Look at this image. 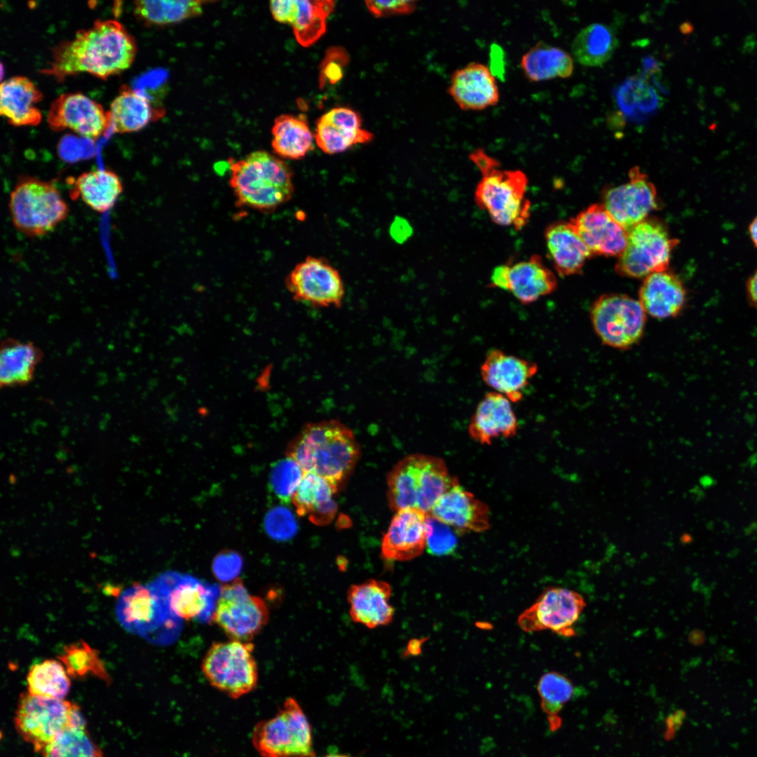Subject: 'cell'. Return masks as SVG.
I'll return each mask as SVG.
<instances>
[{"label":"cell","instance_id":"cell-1","mask_svg":"<svg viewBox=\"0 0 757 757\" xmlns=\"http://www.w3.org/2000/svg\"><path fill=\"white\" fill-rule=\"evenodd\" d=\"M137 51L135 38L120 22L97 20L90 27L78 30L72 39L57 43L52 49L49 66L41 72L60 81L84 72L107 79L130 67Z\"/></svg>","mask_w":757,"mask_h":757},{"label":"cell","instance_id":"cell-2","mask_svg":"<svg viewBox=\"0 0 757 757\" xmlns=\"http://www.w3.org/2000/svg\"><path fill=\"white\" fill-rule=\"evenodd\" d=\"M359 454L353 431L334 419L307 423L287 450V456L305 472L320 476L339 488L352 472Z\"/></svg>","mask_w":757,"mask_h":757},{"label":"cell","instance_id":"cell-3","mask_svg":"<svg viewBox=\"0 0 757 757\" xmlns=\"http://www.w3.org/2000/svg\"><path fill=\"white\" fill-rule=\"evenodd\" d=\"M469 158L482 175L475 191L477 205L486 211L495 224L522 229L531 215L525 173L502 169L499 161L482 148L472 151Z\"/></svg>","mask_w":757,"mask_h":757},{"label":"cell","instance_id":"cell-4","mask_svg":"<svg viewBox=\"0 0 757 757\" xmlns=\"http://www.w3.org/2000/svg\"><path fill=\"white\" fill-rule=\"evenodd\" d=\"M292 176L282 158L265 151L230 161L229 182L237 204L262 212L275 210L292 198Z\"/></svg>","mask_w":757,"mask_h":757},{"label":"cell","instance_id":"cell-5","mask_svg":"<svg viewBox=\"0 0 757 757\" xmlns=\"http://www.w3.org/2000/svg\"><path fill=\"white\" fill-rule=\"evenodd\" d=\"M444 461L425 454H411L399 461L387 477V497L396 512L416 509L429 513L436 501L456 482Z\"/></svg>","mask_w":757,"mask_h":757},{"label":"cell","instance_id":"cell-6","mask_svg":"<svg viewBox=\"0 0 757 757\" xmlns=\"http://www.w3.org/2000/svg\"><path fill=\"white\" fill-rule=\"evenodd\" d=\"M8 210L15 228L32 238L53 231L69 212L51 182L29 175L19 177L9 196Z\"/></svg>","mask_w":757,"mask_h":757},{"label":"cell","instance_id":"cell-7","mask_svg":"<svg viewBox=\"0 0 757 757\" xmlns=\"http://www.w3.org/2000/svg\"><path fill=\"white\" fill-rule=\"evenodd\" d=\"M252 742L262 757H314L311 723L299 702L287 698L272 718L254 728Z\"/></svg>","mask_w":757,"mask_h":757},{"label":"cell","instance_id":"cell-8","mask_svg":"<svg viewBox=\"0 0 757 757\" xmlns=\"http://www.w3.org/2000/svg\"><path fill=\"white\" fill-rule=\"evenodd\" d=\"M254 644L230 639L213 643L202 660V671L209 683L236 699L254 690L258 684V668Z\"/></svg>","mask_w":757,"mask_h":757},{"label":"cell","instance_id":"cell-9","mask_svg":"<svg viewBox=\"0 0 757 757\" xmlns=\"http://www.w3.org/2000/svg\"><path fill=\"white\" fill-rule=\"evenodd\" d=\"M678 243L662 221L648 217L627 230L626 245L618 257L615 271L634 278L667 271Z\"/></svg>","mask_w":757,"mask_h":757},{"label":"cell","instance_id":"cell-10","mask_svg":"<svg viewBox=\"0 0 757 757\" xmlns=\"http://www.w3.org/2000/svg\"><path fill=\"white\" fill-rule=\"evenodd\" d=\"M14 723L18 733L35 751H41L68 728L85 723L75 704L29 693L20 696Z\"/></svg>","mask_w":757,"mask_h":757},{"label":"cell","instance_id":"cell-11","mask_svg":"<svg viewBox=\"0 0 757 757\" xmlns=\"http://www.w3.org/2000/svg\"><path fill=\"white\" fill-rule=\"evenodd\" d=\"M589 313L596 334L608 346L627 349L643 335L646 313L639 300L627 294L601 295L592 305Z\"/></svg>","mask_w":757,"mask_h":757},{"label":"cell","instance_id":"cell-12","mask_svg":"<svg viewBox=\"0 0 757 757\" xmlns=\"http://www.w3.org/2000/svg\"><path fill=\"white\" fill-rule=\"evenodd\" d=\"M268 619L265 601L252 595L240 578L221 586L211 620L231 639L251 642Z\"/></svg>","mask_w":757,"mask_h":757},{"label":"cell","instance_id":"cell-13","mask_svg":"<svg viewBox=\"0 0 757 757\" xmlns=\"http://www.w3.org/2000/svg\"><path fill=\"white\" fill-rule=\"evenodd\" d=\"M586 607L583 596L563 587L545 589L536 602L518 618L526 632L551 630L565 637L576 634L574 625Z\"/></svg>","mask_w":757,"mask_h":757},{"label":"cell","instance_id":"cell-14","mask_svg":"<svg viewBox=\"0 0 757 757\" xmlns=\"http://www.w3.org/2000/svg\"><path fill=\"white\" fill-rule=\"evenodd\" d=\"M294 299L315 308H339L345 288L339 271L325 259L308 257L286 278Z\"/></svg>","mask_w":757,"mask_h":757},{"label":"cell","instance_id":"cell-15","mask_svg":"<svg viewBox=\"0 0 757 757\" xmlns=\"http://www.w3.org/2000/svg\"><path fill=\"white\" fill-rule=\"evenodd\" d=\"M629 180L603 191L602 204L625 229L643 221L659 207L656 188L638 167L629 171Z\"/></svg>","mask_w":757,"mask_h":757},{"label":"cell","instance_id":"cell-16","mask_svg":"<svg viewBox=\"0 0 757 757\" xmlns=\"http://www.w3.org/2000/svg\"><path fill=\"white\" fill-rule=\"evenodd\" d=\"M49 128L54 131L69 129L76 134L97 139L110 128L108 111L81 93L60 95L50 104L47 114Z\"/></svg>","mask_w":757,"mask_h":757},{"label":"cell","instance_id":"cell-17","mask_svg":"<svg viewBox=\"0 0 757 757\" xmlns=\"http://www.w3.org/2000/svg\"><path fill=\"white\" fill-rule=\"evenodd\" d=\"M593 255L618 257L623 251L627 230L602 203H595L570 219Z\"/></svg>","mask_w":757,"mask_h":757},{"label":"cell","instance_id":"cell-18","mask_svg":"<svg viewBox=\"0 0 757 757\" xmlns=\"http://www.w3.org/2000/svg\"><path fill=\"white\" fill-rule=\"evenodd\" d=\"M449 95L464 111H481L496 105L500 91L496 76L487 65L470 62L451 75Z\"/></svg>","mask_w":757,"mask_h":757},{"label":"cell","instance_id":"cell-19","mask_svg":"<svg viewBox=\"0 0 757 757\" xmlns=\"http://www.w3.org/2000/svg\"><path fill=\"white\" fill-rule=\"evenodd\" d=\"M537 371L535 362L499 349L487 353L480 369L483 381L512 402L521 400L524 389Z\"/></svg>","mask_w":757,"mask_h":757},{"label":"cell","instance_id":"cell-20","mask_svg":"<svg viewBox=\"0 0 757 757\" xmlns=\"http://www.w3.org/2000/svg\"><path fill=\"white\" fill-rule=\"evenodd\" d=\"M429 514L463 532H482L490 527L487 505L461 486L458 479L436 501Z\"/></svg>","mask_w":757,"mask_h":757},{"label":"cell","instance_id":"cell-21","mask_svg":"<svg viewBox=\"0 0 757 757\" xmlns=\"http://www.w3.org/2000/svg\"><path fill=\"white\" fill-rule=\"evenodd\" d=\"M427 514L416 509L396 512L381 543L383 557L407 561L419 556L426 545Z\"/></svg>","mask_w":757,"mask_h":757},{"label":"cell","instance_id":"cell-22","mask_svg":"<svg viewBox=\"0 0 757 757\" xmlns=\"http://www.w3.org/2000/svg\"><path fill=\"white\" fill-rule=\"evenodd\" d=\"M315 139L325 153L335 154L351 146L369 142L373 135L361 128V118L353 110L334 108L317 121Z\"/></svg>","mask_w":757,"mask_h":757},{"label":"cell","instance_id":"cell-23","mask_svg":"<svg viewBox=\"0 0 757 757\" xmlns=\"http://www.w3.org/2000/svg\"><path fill=\"white\" fill-rule=\"evenodd\" d=\"M518 423L511 402L503 395L491 392L479 402L468 427L471 437L482 444H490L499 437H514Z\"/></svg>","mask_w":757,"mask_h":757},{"label":"cell","instance_id":"cell-24","mask_svg":"<svg viewBox=\"0 0 757 757\" xmlns=\"http://www.w3.org/2000/svg\"><path fill=\"white\" fill-rule=\"evenodd\" d=\"M544 237L549 257L561 277L580 273L586 261L593 255L571 220L549 224Z\"/></svg>","mask_w":757,"mask_h":757},{"label":"cell","instance_id":"cell-25","mask_svg":"<svg viewBox=\"0 0 757 757\" xmlns=\"http://www.w3.org/2000/svg\"><path fill=\"white\" fill-rule=\"evenodd\" d=\"M391 593L388 583L375 579L352 585L347 597L353 620L368 628L391 622L394 616V608L389 603Z\"/></svg>","mask_w":757,"mask_h":757},{"label":"cell","instance_id":"cell-26","mask_svg":"<svg viewBox=\"0 0 757 757\" xmlns=\"http://www.w3.org/2000/svg\"><path fill=\"white\" fill-rule=\"evenodd\" d=\"M639 301L646 315L657 319L673 318L684 308L686 290L682 281L672 273H654L644 278L639 291Z\"/></svg>","mask_w":757,"mask_h":757},{"label":"cell","instance_id":"cell-27","mask_svg":"<svg viewBox=\"0 0 757 757\" xmlns=\"http://www.w3.org/2000/svg\"><path fill=\"white\" fill-rule=\"evenodd\" d=\"M43 94L27 77L14 76L1 83L0 114L13 126H34L41 121L36 104Z\"/></svg>","mask_w":757,"mask_h":757},{"label":"cell","instance_id":"cell-28","mask_svg":"<svg viewBox=\"0 0 757 757\" xmlns=\"http://www.w3.org/2000/svg\"><path fill=\"white\" fill-rule=\"evenodd\" d=\"M160 599L155 588L136 584L118 599L116 613L120 624L128 632L145 634L160 619Z\"/></svg>","mask_w":757,"mask_h":757},{"label":"cell","instance_id":"cell-29","mask_svg":"<svg viewBox=\"0 0 757 757\" xmlns=\"http://www.w3.org/2000/svg\"><path fill=\"white\" fill-rule=\"evenodd\" d=\"M107 111L110 128L118 133L139 131L165 114L163 108L153 105L146 95L126 84L119 88Z\"/></svg>","mask_w":757,"mask_h":757},{"label":"cell","instance_id":"cell-30","mask_svg":"<svg viewBox=\"0 0 757 757\" xmlns=\"http://www.w3.org/2000/svg\"><path fill=\"white\" fill-rule=\"evenodd\" d=\"M339 489L320 476L305 472L291 501L299 515L306 516L316 525H327L337 511L334 496Z\"/></svg>","mask_w":757,"mask_h":757},{"label":"cell","instance_id":"cell-31","mask_svg":"<svg viewBox=\"0 0 757 757\" xmlns=\"http://www.w3.org/2000/svg\"><path fill=\"white\" fill-rule=\"evenodd\" d=\"M557 287L555 275L538 254L514 264L510 262L507 291L521 304H532L553 292Z\"/></svg>","mask_w":757,"mask_h":757},{"label":"cell","instance_id":"cell-32","mask_svg":"<svg viewBox=\"0 0 757 757\" xmlns=\"http://www.w3.org/2000/svg\"><path fill=\"white\" fill-rule=\"evenodd\" d=\"M42 358V351L33 342L11 338L3 341L0 349L1 387L28 384Z\"/></svg>","mask_w":757,"mask_h":757},{"label":"cell","instance_id":"cell-33","mask_svg":"<svg viewBox=\"0 0 757 757\" xmlns=\"http://www.w3.org/2000/svg\"><path fill=\"white\" fill-rule=\"evenodd\" d=\"M74 187L83 202L99 213L111 209L123 191L119 176L107 169L83 172L75 179Z\"/></svg>","mask_w":757,"mask_h":757},{"label":"cell","instance_id":"cell-34","mask_svg":"<svg viewBox=\"0 0 757 757\" xmlns=\"http://www.w3.org/2000/svg\"><path fill=\"white\" fill-rule=\"evenodd\" d=\"M271 133V146L275 154L280 158H302L313 147V136L303 115L282 114L278 116Z\"/></svg>","mask_w":757,"mask_h":757},{"label":"cell","instance_id":"cell-35","mask_svg":"<svg viewBox=\"0 0 757 757\" xmlns=\"http://www.w3.org/2000/svg\"><path fill=\"white\" fill-rule=\"evenodd\" d=\"M520 67L533 82L568 78L573 71V60L567 52L544 42H538L523 55Z\"/></svg>","mask_w":757,"mask_h":757},{"label":"cell","instance_id":"cell-36","mask_svg":"<svg viewBox=\"0 0 757 757\" xmlns=\"http://www.w3.org/2000/svg\"><path fill=\"white\" fill-rule=\"evenodd\" d=\"M205 3L198 0H139L134 2L133 13L144 25L161 27L200 15Z\"/></svg>","mask_w":757,"mask_h":757},{"label":"cell","instance_id":"cell-37","mask_svg":"<svg viewBox=\"0 0 757 757\" xmlns=\"http://www.w3.org/2000/svg\"><path fill=\"white\" fill-rule=\"evenodd\" d=\"M617 46L618 40L610 27L593 23L578 34L572 43V53L580 64L596 67L611 59Z\"/></svg>","mask_w":757,"mask_h":757},{"label":"cell","instance_id":"cell-38","mask_svg":"<svg viewBox=\"0 0 757 757\" xmlns=\"http://www.w3.org/2000/svg\"><path fill=\"white\" fill-rule=\"evenodd\" d=\"M622 112L633 121H643L655 112L659 98L655 90L643 76H633L614 91Z\"/></svg>","mask_w":757,"mask_h":757},{"label":"cell","instance_id":"cell-39","mask_svg":"<svg viewBox=\"0 0 757 757\" xmlns=\"http://www.w3.org/2000/svg\"><path fill=\"white\" fill-rule=\"evenodd\" d=\"M298 12L291 25L296 41L303 46L316 42L326 31V20L334 9L331 0H297Z\"/></svg>","mask_w":757,"mask_h":757},{"label":"cell","instance_id":"cell-40","mask_svg":"<svg viewBox=\"0 0 757 757\" xmlns=\"http://www.w3.org/2000/svg\"><path fill=\"white\" fill-rule=\"evenodd\" d=\"M61 662L47 660L33 665L28 673V693L31 695L63 700L68 693L70 681Z\"/></svg>","mask_w":757,"mask_h":757},{"label":"cell","instance_id":"cell-41","mask_svg":"<svg viewBox=\"0 0 757 757\" xmlns=\"http://www.w3.org/2000/svg\"><path fill=\"white\" fill-rule=\"evenodd\" d=\"M538 692L541 700V708L547 716L550 728L558 729L561 723L559 714L575 693L573 683L559 672H547L538 681Z\"/></svg>","mask_w":757,"mask_h":757},{"label":"cell","instance_id":"cell-42","mask_svg":"<svg viewBox=\"0 0 757 757\" xmlns=\"http://www.w3.org/2000/svg\"><path fill=\"white\" fill-rule=\"evenodd\" d=\"M60 660L71 677L82 678L92 675L107 683L111 681L98 652L83 641L64 647Z\"/></svg>","mask_w":757,"mask_h":757},{"label":"cell","instance_id":"cell-43","mask_svg":"<svg viewBox=\"0 0 757 757\" xmlns=\"http://www.w3.org/2000/svg\"><path fill=\"white\" fill-rule=\"evenodd\" d=\"M41 752L42 757H102L100 749L91 739L85 723L64 730Z\"/></svg>","mask_w":757,"mask_h":757},{"label":"cell","instance_id":"cell-44","mask_svg":"<svg viewBox=\"0 0 757 757\" xmlns=\"http://www.w3.org/2000/svg\"><path fill=\"white\" fill-rule=\"evenodd\" d=\"M208 591L198 582L177 585L168 594L170 611L176 616L190 620L199 617L207 608Z\"/></svg>","mask_w":757,"mask_h":757},{"label":"cell","instance_id":"cell-45","mask_svg":"<svg viewBox=\"0 0 757 757\" xmlns=\"http://www.w3.org/2000/svg\"><path fill=\"white\" fill-rule=\"evenodd\" d=\"M304 474L299 464L289 457L278 461L270 473V485L275 496L289 503Z\"/></svg>","mask_w":757,"mask_h":757},{"label":"cell","instance_id":"cell-46","mask_svg":"<svg viewBox=\"0 0 757 757\" xmlns=\"http://www.w3.org/2000/svg\"><path fill=\"white\" fill-rule=\"evenodd\" d=\"M426 525L425 548L428 552L435 556L453 554L457 546V540L451 528L429 513L427 514Z\"/></svg>","mask_w":757,"mask_h":757},{"label":"cell","instance_id":"cell-47","mask_svg":"<svg viewBox=\"0 0 757 757\" xmlns=\"http://www.w3.org/2000/svg\"><path fill=\"white\" fill-rule=\"evenodd\" d=\"M264 527L271 537L277 540H287L296 533L297 524L289 510L283 506H278L266 514Z\"/></svg>","mask_w":757,"mask_h":757},{"label":"cell","instance_id":"cell-48","mask_svg":"<svg viewBox=\"0 0 757 757\" xmlns=\"http://www.w3.org/2000/svg\"><path fill=\"white\" fill-rule=\"evenodd\" d=\"M347 62L348 55L342 48L334 47L327 50L320 67V86L327 83L338 82L342 78L343 69Z\"/></svg>","mask_w":757,"mask_h":757},{"label":"cell","instance_id":"cell-49","mask_svg":"<svg viewBox=\"0 0 757 757\" xmlns=\"http://www.w3.org/2000/svg\"><path fill=\"white\" fill-rule=\"evenodd\" d=\"M366 5L376 17L395 14H407L413 12L416 4L414 1H367Z\"/></svg>","mask_w":757,"mask_h":757},{"label":"cell","instance_id":"cell-50","mask_svg":"<svg viewBox=\"0 0 757 757\" xmlns=\"http://www.w3.org/2000/svg\"><path fill=\"white\" fill-rule=\"evenodd\" d=\"M269 8L275 20L292 25L297 15L298 2L296 0L271 1Z\"/></svg>","mask_w":757,"mask_h":757},{"label":"cell","instance_id":"cell-51","mask_svg":"<svg viewBox=\"0 0 757 757\" xmlns=\"http://www.w3.org/2000/svg\"><path fill=\"white\" fill-rule=\"evenodd\" d=\"M241 566L240 557L233 552L220 554L214 560V567L219 575L235 574Z\"/></svg>","mask_w":757,"mask_h":757},{"label":"cell","instance_id":"cell-52","mask_svg":"<svg viewBox=\"0 0 757 757\" xmlns=\"http://www.w3.org/2000/svg\"><path fill=\"white\" fill-rule=\"evenodd\" d=\"M510 262L498 265L493 270L489 287L507 291Z\"/></svg>","mask_w":757,"mask_h":757},{"label":"cell","instance_id":"cell-53","mask_svg":"<svg viewBox=\"0 0 757 757\" xmlns=\"http://www.w3.org/2000/svg\"><path fill=\"white\" fill-rule=\"evenodd\" d=\"M746 288L750 303L757 309V270L747 280Z\"/></svg>","mask_w":757,"mask_h":757},{"label":"cell","instance_id":"cell-54","mask_svg":"<svg viewBox=\"0 0 757 757\" xmlns=\"http://www.w3.org/2000/svg\"><path fill=\"white\" fill-rule=\"evenodd\" d=\"M749 233L753 245L757 247V216L753 219L749 226Z\"/></svg>","mask_w":757,"mask_h":757},{"label":"cell","instance_id":"cell-55","mask_svg":"<svg viewBox=\"0 0 757 757\" xmlns=\"http://www.w3.org/2000/svg\"><path fill=\"white\" fill-rule=\"evenodd\" d=\"M322 757H352V756H349L348 754H346V753L334 752V753H329L323 756Z\"/></svg>","mask_w":757,"mask_h":757}]
</instances>
